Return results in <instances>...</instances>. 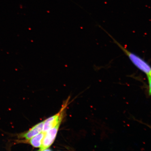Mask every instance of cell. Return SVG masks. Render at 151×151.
<instances>
[{"instance_id": "cell-1", "label": "cell", "mask_w": 151, "mask_h": 151, "mask_svg": "<svg viewBox=\"0 0 151 151\" xmlns=\"http://www.w3.org/2000/svg\"><path fill=\"white\" fill-rule=\"evenodd\" d=\"M103 30L111 37L113 42L121 49L124 54L129 58L132 63L139 70L142 71V72L144 73L146 75L147 78H148L149 86H149V88H150L149 93H150V95L151 69L150 65H149L148 62L145 61L143 58L140 57V56L127 50L125 47L122 46L121 44L116 40L110 34H109L104 29H103Z\"/></svg>"}, {"instance_id": "cell-2", "label": "cell", "mask_w": 151, "mask_h": 151, "mask_svg": "<svg viewBox=\"0 0 151 151\" xmlns=\"http://www.w3.org/2000/svg\"><path fill=\"white\" fill-rule=\"evenodd\" d=\"M61 122H60L55 127L45 132L44 137L42 139V145L39 150L43 151L48 150L51 146L56 138Z\"/></svg>"}, {"instance_id": "cell-3", "label": "cell", "mask_w": 151, "mask_h": 151, "mask_svg": "<svg viewBox=\"0 0 151 151\" xmlns=\"http://www.w3.org/2000/svg\"><path fill=\"white\" fill-rule=\"evenodd\" d=\"M66 106L67 105H65L59 112L44 121L42 132H46L55 127L59 123L61 122L63 117L64 111Z\"/></svg>"}, {"instance_id": "cell-4", "label": "cell", "mask_w": 151, "mask_h": 151, "mask_svg": "<svg viewBox=\"0 0 151 151\" xmlns=\"http://www.w3.org/2000/svg\"><path fill=\"white\" fill-rule=\"evenodd\" d=\"M44 121L36 124L31 129L27 131L24 132L18 135L19 139H24L26 140H29L35 136L41 133L43 131Z\"/></svg>"}, {"instance_id": "cell-5", "label": "cell", "mask_w": 151, "mask_h": 151, "mask_svg": "<svg viewBox=\"0 0 151 151\" xmlns=\"http://www.w3.org/2000/svg\"><path fill=\"white\" fill-rule=\"evenodd\" d=\"M45 132H43L38 134L35 136L29 139V143L31 146L35 148H40L42 145V139Z\"/></svg>"}]
</instances>
